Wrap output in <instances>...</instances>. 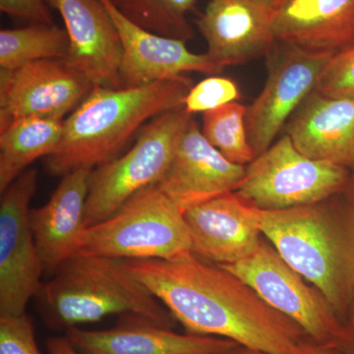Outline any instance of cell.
<instances>
[{
	"label": "cell",
	"mask_w": 354,
	"mask_h": 354,
	"mask_svg": "<svg viewBox=\"0 0 354 354\" xmlns=\"http://www.w3.org/2000/svg\"><path fill=\"white\" fill-rule=\"evenodd\" d=\"M125 263L189 334L223 337L270 354L290 353L308 337L239 277L193 253Z\"/></svg>",
	"instance_id": "obj_1"
},
{
	"label": "cell",
	"mask_w": 354,
	"mask_h": 354,
	"mask_svg": "<svg viewBox=\"0 0 354 354\" xmlns=\"http://www.w3.org/2000/svg\"><path fill=\"white\" fill-rule=\"evenodd\" d=\"M193 87L188 77L158 81L136 88L95 86L64 120L57 151L44 160L48 174L62 177L118 158L136 133L160 114L183 108Z\"/></svg>",
	"instance_id": "obj_2"
},
{
	"label": "cell",
	"mask_w": 354,
	"mask_h": 354,
	"mask_svg": "<svg viewBox=\"0 0 354 354\" xmlns=\"http://www.w3.org/2000/svg\"><path fill=\"white\" fill-rule=\"evenodd\" d=\"M51 276L35 299L53 329L67 330L111 315L138 317L169 329L176 321L125 260L75 254Z\"/></svg>",
	"instance_id": "obj_3"
},
{
	"label": "cell",
	"mask_w": 354,
	"mask_h": 354,
	"mask_svg": "<svg viewBox=\"0 0 354 354\" xmlns=\"http://www.w3.org/2000/svg\"><path fill=\"white\" fill-rule=\"evenodd\" d=\"M260 225L283 260L318 288L344 320L354 290V211L324 201L260 209Z\"/></svg>",
	"instance_id": "obj_4"
},
{
	"label": "cell",
	"mask_w": 354,
	"mask_h": 354,
	"mask_svg": "<svg viewBox=\"0 0 354 354\" xmlns=\"http://www.w3.org/2000/svg\"><path fill=\"white\" fill-rule=\"evenodd\" d=\"M192 253L183 212L157 185L139 191L108 220L86 227L76 252L121 260H176Z\"/></svg>",
	"instance_id": "obj_5"
},
{
	"label": "cell",
	"mask_w": 354,
	"mask_h": 354,
	"mask_svg": "<svg viewBox=\"0 0 354 354\" xmlns=\"http://www.w3.org/2000/svg\"><path fill=\"white\" fill-rule=\"evenodd\" d=\"M191 118L184 106L160 114L140 130L134 145L124 155L93 169L85 227L108 220L139 191L157 185Z\"/></svg>",
	"instance_id": "obj_6"
},
{
	"label": "cell",
	"mask_w": 354,
	"mask_h": 354,
	"mask_svg": "<svg viewBox=\"0 0 354 354\" xmlns=\"http://www.w3.org/2000/svg\"><path fill=\"white\" fill-rule=\"evenodd\" d=\"M349 181V169L306 157L285 135L246 165L234 193L255 208L274 211L327 201Z\"/></svg>",
	"instance_id": "obj_7"
},
{
	"label": "cell",
	"mask_w": 354,
	"mask_h": 354,
	"mask_svg": "<svg viewBox=\"0 0 354 354\" xmlns=\"http://www.w3.org/2000/svg\"><path fill=\"white\" fill-rule=\"evenodd\" d=\"M218 266L250 286L266 304L299 325L313 341L337 342L346 327L323 293L291 268L272 244L262 241L246 259Z\"/></svg>",
	"instance_id": "obj_8"
},
{
	"label": "cell",
	"mask_w": 354,
	"mask_h": 354,
	"mask_svg": "<svg viewBox=\"0 0 354 354\" xmlns=\"http://www.w3.org/2000/svg\"><path fill=\"white\" fill-rule=\"evenodd\" d=\"M38 171L29 169L3 193L0 202V317L26 313L41 288L43 265L30 223V203Z\"/></svg>",
	"instance_id": "obj_9"
},
{
	"label": "cell",
	"mask_w": 354,
	"mask_h": 354,
	"mask_svg": "<svg viewBox=\"0 0 354 354\" xmlns=\"http://www.w3.org/2000/svg\"><path fill=\"white\" fill-rule=\"evenodd\" d=\"M279 44L281 48L269 62L264 88L247 108V135L256 157L274 144L281 128L315 91L335 55Z\"/></svg>",
	"instance_id": "obj_10"
},
{
	"label": "cell",
	"mask_w": 354,
	"mask_h": 354,
	"mask_svg": "<svg viewBox=\"0 0 354 354\" xmlns=\"http://www.w3.org/2000/svg\"><path fill=\"white\" fill-rule=\"evenodd\" d=\"M94 87L67 59L0 69V128L26 118L64 120Z\"/></svg>",
	"instance_id": "obj_11"
},
{
	"label": "cell",
	"mask_w": 354,
	"mask_h": 354,
	"mask_svg": "<svg viewBox=\"0 0 354 354\" xmlns=\"http://www.w3.org/2000/svg\"><path fill=\"white\" fill-rule=\"evenodd\" d=\"M277 10L270 0H209L196 20L206 55L223 70L271 53Z\"/></svg>",
	"instance_id": "obj_12"
},
{
	"label": "cell",
	"mask_w": 354,
	"mask_h": 354,
	"mask_svg": "<svg viewBox=\"0 0 354 354\" xmlns=\"http://www.w3.org/2000/svg\"><path fill=\"white\" fill-rule=\"evenodd\" d=\"M245 172V165L234 164L209 144L192 116L157 186L184 213L191 207L235 192Z\"/></svg>",
	"instance_id": "obj_13"
},
{
	"label": "cell",
	"mask_w": 354,
	"mask_h": 354,
	"mask_svg": "<svg viewBox=\"0 0 354 354\" xmlns=\"http://www.w3.org/2000/svg\"><path fill=\"white\" fill-rule=\"evenodd\" d=\"M120 35L123 88H136L177 78L186 72L216 74L221 70L206 53H192L183 39L148 31L125 17L109 0H102Z\"/></svg>",
	"instance_id": "obj_14"
},
{
	"label": "cell",
	"mask_w": 354,
	"mask_h": 354,
	"mask_svg": "<svg viewBox=\"0 0 354 354\" xmlns=\"http://www.w3.org/2000/svg\"><path fill=\"white\" fill-rule=\"evenodd\" d=\"M184 218L193 254L216 265L246 259L262 242L259 209L234 192L191 207L184 212Z\"/></svg>",
	"instance_id": "obj_15"
},
{
	"label": "cell",
	"mask_w": 354,
	"mask_h": 354,
	"mask_svg": "<svg viewBox=\"0 0 354 354\" xmlns=\"http://www.w3.org/2000/svg\"><path fill=\"white\" fill-rule=\"evenodd\" d=\"M64 19L70 41L65 59L93 85L123 88L120 35L102 0H46Z\"/></svg>",
	"instance_id": "obj_16"
},
{
	"label": "cell",
	"mask_w": 354,
	"mask_h": 354,
	"mask_svg": "<svg viewBox=\"0 0 354 354\" xmlns=\"http://www.w3.org/2000/svg\"><path fill=\"white\" fill-rule=\"evenodd\" d=\"M65 337L81 354H223L241 348L223 337L180 334L133 316L111 329L71 328Z\"/></svg>",
	"instance_id": "obj_17"
},
{
	"label": "cell",
	"mask_w": 354,
	"mask_h": 354,
	"mask_svg": "<svg viewBox=\"0 0 354 354\" xmlns=\"http://www.w3.org/2000/svg\"><path fill=\"white\" fill-rule=\"evenodd\" d=\"M91 169H78L62 177L50 200L30 212V223L44 274H53L75 255L85 230V209Z\"/></svg>",
	"instance_id": "obj_18"
},
{
	"label": "cell",
	"mask_w": 354,
	"mask_h": 354,
	"mask_svg": "<svg viewBox=\"0 0 354 354\" xmlns=\"http://www.w3.org/2000/svg\"><path fill=\"white\" fill-rule=\"evenodd\" d=\"M286 130L306 157L354 169V99L313 91L291 116Z\"/></svg>",
	"instance_id": "obj_19"
},
{
	"label": "cell",
	"mask_w": 354,
	"mask_h": 354,
	"mask_svg": "<svg viewBox=\"0 0 354 354\" xmlns=\"http://www.w3.org/2000/svg\"><path fill=\"white\" fill-rule=\"evenodd\" d=\"M277 43L311 53H332L354 44V0H288L277 10Z\"/></svg>",
	"instance_id": "obj_20"
},
{
	"label": "cell",
	"mask_w": 354,
	"mask_h": 354,
	"mask_svg": "<svg viewBox=\"0 0 354 354\" xmlns=\"http://www.w3.org/2000/svg\"><path fill=\"white\" fill-rule=\"evenodd\" d=\"M64 120L26 118L0 128V192L9 187L39 158L57 151Z\"/></svg>",
	"instance_id": "obj_21"
},
{
	"label": "cell",
	"mask_w": 354,
	"mask_h": 354,
	"mask_svg": "<svg viewBox=\"0 0 354 354\" xmlns=\"http://www.w3.org/2000/svg\"><path fill=\"white\" fill-rule=\"evenodd\" d=\"M70 41L65 28L31 23L26 27L0 32V69L14 68L29 62L65 59Z\"/></svg>",
	"instance_id": "obj_22"
},
{
	"label": "cell",
	"mask_w": 354,
	"mask_h": 354,
	"mask_svg": "<svg viewBox=\"0 0 354 354\" xmlns=\"http://www.w3.org/2000/svg\"><path fill=\"white\" fill-rule=\"evenodd\" d=\"M125 17L148 31L167 38L190 41L194 29L188 14L197 0H109Z\"/></svg>",
	"instance_id": "obj_23"
},
{
	"label": "cell",
	"mask_w": 354,
	"mask_h": 354,
	"mask_svg": "<svg viewBox=\"0 0 354 354\" xmlns=\"http://www.w3.org/2000/svg\"><path fill=\"white\" fill-rule=\"evenodd\" d=\"M247 108L230 102L203 115L202 133L209 144L234 164L248 165L256 158L246 128Z\"/></svg>",
	"instance_id": "obj_24"
},
{
	"label": "cell",
	"mask_w": 354,
	"mask_h": 354,
	"mask_svg": "<svg viewBox=\"0 0 354 354\" xmlns=\"http://www.w3.org/2000/svg\"><path fill=\"white\" fill-rule=\"evenodd\" d=\"M241 97L239 86L227 77H209L193 86L185 99L184 108L192 114L213 111Z\"/></svg>",
	"instance_id": "obj_25"
},
{
	"label": "cell",
	"mask_w": 354,
	"mask_h": 354,
	"mask_svg": "<svg viewBox=\"0 0 354 354\" xmlns=\"http://www.w3.org/2000/svg\"><path fill=\"white\" fill-rule=\"evenodd\" d=\"M315 91L327 97L354 99V44L333 55Z\"/></svg>",
	"instance_id": "obj_26"
},
{
	"label": "cell",
	"mask_w": 354,
	"mask_h": 354,
	"mask_svg": "<svg viewBox=\"0 0 354 354\" xmlns=\"http://www.w3.org/2000/svg\"><path fill=\"white\" fill-rule=\"evenodd\" d=\"M0 354H41L27 313L0 317Z\"/></svg>",
	"instance_id": "obj_27"
},
{
	"label": "cell",
	"mask_w": 354,
	"mask_h": 354,
	"mask_svg": "<svg viewBox=\"0 0 354 354\" xmlns=\"http://www.w3.org/2000/svg\"><path fill=\"white\" fill-rule=\"evenodd\" d=\"M0 10L11 17L31 23L53 24L50 6L46 0H0Z\"/></svg>",
	"instance_id": "obj_28"
},
{
	"label": "cell",
	"mask_w": 354,
	"mask_h": 354,
	"mask_svg": "<svg viewBox=\"0 0 354 354\" xmlns=\"http://www.w3.org/2000/svg\"><path fill=\"white\" fill-rule=\"evenodd\" d=\"M239 354H270L259 353V351H248V349H239ZM285 354H346L339 348L337 342H320L313 341L307 337L304 342H300L290 353Z\"/></svg>",
	"instance_id": "obj_29"
},
{
	"label": "cell",
	"mask_w": 354,
	"mask_h": 354,
	"mask_svg": "<svg viewBox=\"0 0 354 354\" xmlns=\"http://www.w3.org/2000/svg\"><path fill=\"white\" fill-rule=\"evenodd\" d=\"M46 346L50 354H81L66 337H50Z\"/></svg>",
	"instance_id": "obj_30"
},
{
	"label": "cell",
	"mask_w": 354,
	"mask_h": 354,
	"mask_svg": "<svg viewBox=\"0 0 354 354\" xmlns=\"http://www.w3.org/2000/svg\"><path fill=\"white\" fill-rule=\"evenodd\" d=\"M337 342L344 353L354 354V330L346 325Z\"/></svg>",
	"instance_id": "obj_31"
},
{
	"label": "cell",
	"mask_w": 354,
	"mask_h": 354,
	"mask_svg": "<svg viewBox=\"0 0 354 354\" xmlns=\"http://www.w3.org/2000/svg\"><path fill=\"white\" fill-rule=\"evenodd\" d=\"M346 322L344 324H346L348 327L351 328V329L354 330V290L351 305H349L348 315H346Z\"/></svg>",
	"instance_id": "obj_32"
},
{
	"label": "cell",
	"mask_w": 354,
	"mask_h": 354,
	"mask_svg": "<svg viewBox=\"0 0 354 354\" xmlns=\"http://www.w3.org/2000/svg\"><path fill=\"white\" fill-rule=\"evenodd\" d=\"M346 189L348 191V199L349 202H351V207L354 211V180L349 181V184Z\"/></svg>",
	"instance_id": "obj_33"
},
{
	"label": "cell",
	"mask_w": 354,
	"mask_h": 354,
	"mask_svg": "<svg viewBox=\"0 0 354 354\" xmlns=\"http://www.w3.org/2000/svg\"><path fill=\"white\" fill-rule=\"evenodd\" d=\"M270 1H271V3L272 6H274V8L279 9V7H281L283 6V4H286L288 0H270Z\"/></svg>",
	"instance_id": "obj_34"
},
{
	"label": "cell",
	"mask_w": 354,
	"mask_h": 354,
	"mask_svg": "<svg viewBox=\"0 0 354 354\" xmlns=\"http://www.w3.org/2000/svg\"><path fill=\"white\" fill-rule=\"evenodd\" d=\"M239 349H241V348H239ZM239 351H232V353H223V354H239Z\"/></svg>",
	"instance_id": "obj_35"
}]
</instances>
